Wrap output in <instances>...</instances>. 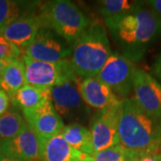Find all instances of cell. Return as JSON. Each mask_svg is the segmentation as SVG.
Returning <instances> with one entry per match:
<instances>
[{
	"instance_id": "7402d4cb",
	"label": "cell",
	"mask_w": 161,
	"mask_h": 161,
	"mask_svg": "<svg viewBox=\"0 0 161 161\" xmlns=\"http://www.w3.org/2000/svg\"><path fill=\"white\" fill-rule=\"evenodd\" d=\"M131 151L121 148L119 145L111 147L89 155L87 161H127L130 158Z\"/></svg>"
},
{
	"instance_id": "ac0fdd59",
	"label": "cell",
	"mask_w": 161,
	"mask_h": 161,
	"mask_svg": "<svg viewBox=\"0 0 161 161\" xmlns=\"http://www.w3.org/2000/svg\"><path fill=\"white\" fill-rule=\"evenodd\" d=\"M39 1L0 0V31L27 14L38 10Z\"/></svg>"
},
{
	"instance_id": "484cf974",
	"label": "cell",
	"mask_w": 161,
	"mask_h": 161,
	"mask_svg": "<svg viewBox=\"0 0 161 161\" xmlns=\"http://www.w3.org/2000/svg\"><path fill=\"white\" fill-rule=\"evenodd\" d=\"M9 96L4 91L0 90V115L5 114L9 107Z\"/></svg>"
},
{
	"instance_id": "4fadbf2b",
	"label": "cell",
	"mask_w": 161,
	"mask_h": 161,
	"mask_svg": "<svg viewBox=\"0 0 161 161\" xmlns=\"http://www.w3.org/2000/svg\"><path fill=\"white\" fill-rule=\"evenodd\" d=\"M42 22L38 10L23 15L0 31L6 40L21 49H25L34 40Z\"/></svg>"
},
{
	"instance_id": "30bf717a",
	"label": "cell",
	"mask_w": 161,
	"mask_h": 161,
	"mask_svg": "<svg viewBox=\"0 0 161 161\" xmlns=\"http://www.w3.org/2000/svg\"><path fill=\"white\" fill-rule=\"evenodd\" d=\"M119 108L98 111L91 122L93 153L118 145Z\"/></svg>"
},
{
	"instance_id": "6da1fadb",
	"label": "cell",
	"mask_w": 161,
	"mask_h": 161,
	"mask_svg": "<svg viewBox=\"0 0 161 161\" xmlns=\"http://www.w3.org/2000/svg\"><path fill=\"white\" fill-rule=\"evenodd\" d=\"M161 121L148 115L133 98L122 100L118 113V145L140 153L159 152Z\"/></svg>"
},
{
	"instance_id": "603a6c76",
	"label": "cell",
	"mask_w": 161,
	"mask_h": 161,
	"mask_svg": "<svg viewBox=\"0 0 161 161\" xmlns=\"http://www.w3.org/2000/svg\"><path fill=\"white\" fill-rule=\"evenodd\" d=\"M23 50L14 46L0 33V59L13 61L23 57Z\"/></svg>"
},
{
	"instance_id": "9a60e30c",
	"label": "cell",
	"mask_w": 161,
	"mask_h": 161,
	"mask_svg": "<svg viewBox=\"0 0 161 161\" xmlns=\"http://www.w3.org/2000/svg\"><path fill=\"white\" fill-rule=\"evenodd\" d=\"M39 138L41 161H87L89 155L74 149L60 133Z\"/></svg>"
},
{
	"instance_id": "4316f807",
	"label": "cell",
	"mask_w": 161,
	"mask_h": 161,
	"mask_svg": "<svg viewBox=\"0 0 161 161\" xmlns=\"http://www.w3.org/2000/svg\"><path fill=\"white\" fill-rule=\"evenodd\" d=\"M0 161H23L20 160V159H17V158H11V157H8V156L3 155L0 153Z\"/></svg>"
},
{
	"instance_id": "5b68a950",
	"label": "cell",
	"mask_w": 161,
	"mask_h": 161,
	"mask_svg": "<svg viewBox=\"0 0 161 161\" xmlns=\"http://www.w3.org/2000/svg\"><path fill=\"white\" fill-rule=\"evenodd\" d=\"M82 79L67 80L50 89L51 101L63 121L70 124L86 122L91 115V108L80 97L78 85Z\"/></svg>"
},
{
	"instance_id": "44dd1931",
	"label": "cell",
	"mask_w": 161,
	"mask_h": 161,
	"mask_svg": "<svg viewBox=\"0 0 161 161\" xmlns=\"http://www.w3.org/2000/svg\"><path fill=\"white\" fill-rule=\"evenodd\" d=\"M27 124L22 115L15 111H6L0 115V145L14 138Z\"/></svg>"
},
{
	"instance_id": "d6986e66",
	"label": "cell",
	"mask_w": 161,
	"mask_h": 161,
	"mask_svg": "<svg viewBox=\"0 0 161 161\" xmlns=\"http://www.w3.org/2000/svg\"><path fill=\"white\" fill-rule=\"evenodd\" d=\"M61 136L74 149L87 155H93L90 130L80 124H69L64 126Z\"/></svg>"
},
{
	"instance_id": "e0dca14e",
	"label": "cell",
	"mask_w": 161,
	"mask_h": 161,
	"mask_svg": "<svg viewBox=\"0 0 161 161\" xmlns=\"http://www.w3.org/2000/svg\"><path fill=\"white\" fill-rule=\"evenodd\" d=\"M25 84L23 58L9 61L0 75V90L4 91L10 98Z\"/></svg>"
},
{
	"instance_id": "5bb4252c",
	"label": "cell",
	"mask_w": 161,
	"mask_h": 161,
	"mask_svg": "<svg viewBox=\"0 0 161 161\" xmlns=\"http://www.w3.org/2000/svg\"><path fill=\"white\" fill-rule=\"evenodd\" d=\"M0 153L23 161H41L39 136L28 125L14 138L0 145Z\"/></svg>"
},
{
	"instance_id": "7c38bea8",
	"label": "cell",
	"mask_w": 161,
	"mask_h": 161,
	"mask_svg": "<svg viewBox=\"0 0 161 161\" xmlns=\"http://www.w3.org/2000/svg\"><path fill=\"white\" fill-rule=\"evenodd\" d=\"M78 90L87 106L99 111L118 108L122 102L109 87L97 77L83 79L79 83Z\"/></svg>"
},
{
	"instance_id": "cb8c5ba5",
	"label": "cell",
	"mask_w": 161,
	"mask_h": 161,
	"mask_svg": "<svg viewBox=\"0 0 161 161\" xmlns=\"http://www.w3.org/2000/svg\"><path fill=\"white\" fill-rule=\"evenodd\" d=\"M145 5L161 20V0L145 1Z\"/></svg>"
},
{
	"instance_id": "7a4b0ae2",
	"label": "cell",
	"mask_w": 161,
	"mask_h": 161,
	"mask_svg": "<svg viewBox=\"0 0 161 161\" xmlns=\"http://www.w3.org/2000/svg\"><path fill=\"white\" fill-rule=\"evenodd\" d=\"M145 6L107 26L122 47L123 55L132 62L142 58L161 36V20Z\"/></svg>"
},
{
	"instance_id": "8992f818",
	"label": "cell",
	"mask_w": 161,
	"mask_h": 161,
	"mask_svg": "<svg viewBox=\"0 0 161 161\" xmlns=\"http://www.w3.org/2000/svg\"><path fill=\"white\" fill-rule=\"evenodd\" d=\"M23 61L26 84L31 86L50 90L65 80L80 78L75 74L70 59L50 63L37 61L23 55Z\"/></svg>"
},
{
	"instance_id": "f546056e",
	"label": "cell",
	"mask_w": 161,
	"mask_h": 161,
	"mask_svg": "<svg viewBox=\"0 0 161 161\" xmlns=\"http://www.w3.org/2000/svg\"><path fill=\"white\" fill-rule=\"evenodd\" d=\"M127 161H128V160H127Z\"/></svg>"
},
{
	"instance_id": "83f0119b",
	"label": "cell",
	"mask_w": 161,
	"mask_h": 161,
	"mask_svg": "<svg viewBox=\"0 0 161 161\" xmlns=\"http://www.w3.org/2000/svg\"><path fill=\"white\" fill-rule=\"evenodd\" d=\"M9 61H6V60H2V59H0V75H1V73L3 72V70L4 68L6 67V65L7 64Z\"/></svg>"
},
{
	"instance_id": "277c9868",
	"label": "cell",
	"mask_w": 161,
	"mask_h": 161,
	"mask_svg": "<svg viewBox=\"0 0 161 161\" xmlns=\"http://www.w3.org/2000/svg\"><path fill=\"white\" fill-rule=\"evenodd\" d=\"M42 27L56 32L72 45L90 24L89 19L75 3L53 0L40 4L38 8Z\"/></svg>"
},
{
	"instance_id": "8fae6325",
	"label": "cell",
	"mask_w": 161,
	"mask_h": 161,
	"mask_svg": "<svg viewBox=\"0 0 161 161\" xmlns=\"http://www.w3.org/2000/svg\"><path fill=\"white\" fill-rule=\"evenodd\" d=\"M27 125L39 137H50L59 134L64 126V121L56 111L51 98L44 100L31 109L23 110Z\"/></svg>"
},
{
	"instance_id": "2e32d148",
	"label": "cell",
	"mask_w": 161,
	"mask_h": 161,
	"mask_svg": "<svg viewBox=\"0 0 161 161\" xmlns=\"http://www.w3.org/2000/svg\"><path fill=\"white\" fill-rule=\"evenodd\" d=\"M144 6L145 2L142 1L104 0L99 2V12L103 16L106 26H108Z\"/></svg>"
},
{
	"instance_id": "f1b7e54d",
	"label": "cell",
	"mask_w": 161,
	"mask_h": 161,
	"mask_svg": "<svg viewBox=\"0 0 161 161\" xmlns=\"http://www.w3.org/2000/svg\"><path fill=\"white\" fill-rule=\"evenodd\" d=\"M159 152L161 153V136H160V140H159Z\"/></svg>"
},
{
	"instance_id": "d4e9b609",
	"label": "cell",
	"mask_w": 161,
	"mask_h": 161,
	"mask_svg": "<svg viewBox=\"0 0 161 161\" xmlns=\"http://www.w3.org/2000/svg\"><path fill=\"white\" fill-rule=\"evenodd\" d=\"M152 74L157 80L161 84V53L155 58L152 65Z\"/></svg>"
},
{
	"instance_id": "ffe728a7",
	"label": "cell",
	"mask_w": 161,
	"mask_h": 161,
	"mask_svg": "<svg viewBox=\"0 0 161 161\" xmlns=\"http://www.w3.org/2000/svg\"><path fill=\"white\" fill-rule=\"evenodd\" d=\"M14 107L23 110L31 109L39 106L44 100L51 98L50 90L40 89L29 84L23 85L13 96L10 97Z\"/></svg>"
},
{
	"instance_id": "ba28073f",
	"label": "cell",
	"mask_w": 161,
	"mask_h": 161,
	"mask_svg": "<svg viewBox=\"0 0 161 161\" xmlns=\"http://www.w3.org/2000/svg\"><path fill=\"white\" fill-rule=\"evenodd\" d=\"M23 53L37 61L58 63L70 59L72 45L50 29L42 27Z\"/></svg>"
},
{
	"instance_id": "3957f363",
	"label": "cell",
	"mask_w": 161,
	"mask_h": 161,
	"mask_svg": "<svg viewBox=\"0 0 161 161\" xmlns=\"http://www.w3.org/2000/svg\"><path fill=\"white\" fill-rule=\"evenodd\" d=\"M111 54L106 25L94 21L72 44L70 62L75 74L83 80L96 77Z\"/></svg>"
},
{
	"instance_id": "9c48e42d",
	"label": "cell",
	"mask_w": 161,
	"mask_h": 161,
	"mask_svg": "<svg viewBox=\"0 0 161 161\" xmlns=\"http://www.w3.org/2000/svg\"><path fill=\"white\" fill-rule=\"evenodd\" d=\"M133 99L150 117L161 121V84L153 75L136 68L132 80Z\"/></svg>"
},
{
	"instance_id": "52a82bcc",
	"label": "cell",
	"mask_w": 161,
	"mask_h": 161,
	"mask_svg": "<svg viewBox=\"0 0 161 161\" xmlns=\"http://www.w3.org/2000/svg\"><path fill=\"white\" fill-rule=\"evenodd\" d=\"M136 67L133 62L120 53L111 54L103 68L96 76L120 98L125 99L132 92V80Z\"/></svg>"
}]
</instances>
